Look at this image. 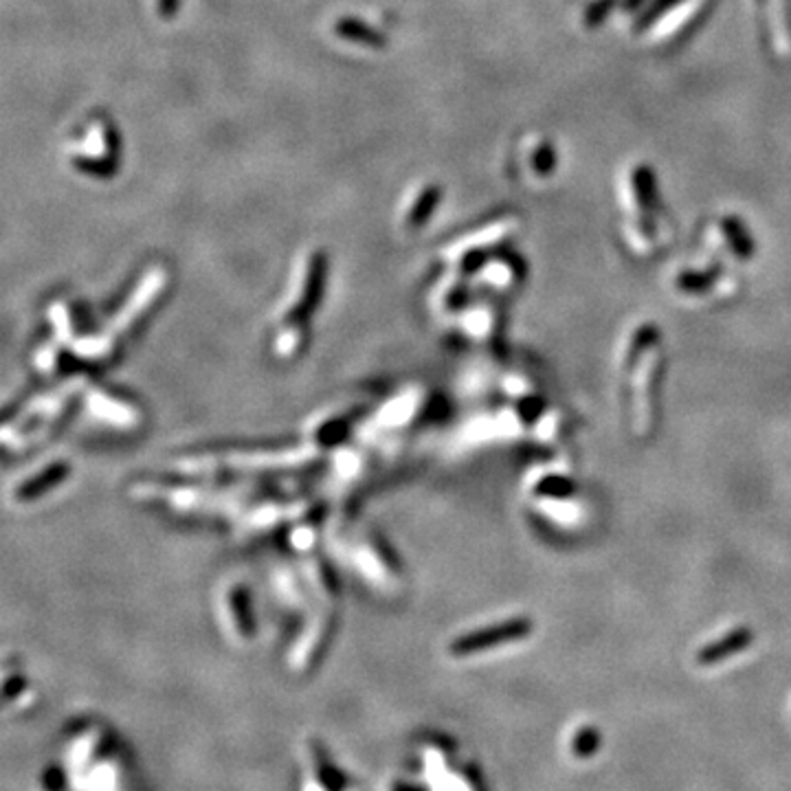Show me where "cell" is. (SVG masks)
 Segmentation results:
<instances>
[{
    "label": "cell",
    "instance_id": "cell-1",
    "mask_svg": "<svg viewBox=\"0 0 791 791\" xmlns=\"http://www.w3.org/2000/svg\"><path fill=\"white\" fill-rule=\"evenodd\" d=\"M532 629V622L526 618H517V620H506L499 622V625H491L486 629L473 631L471 635H464L459 640H455L451 644L453 655H471V653H479L488 646L506 644V642H514L519 637H526Z\"/></svg>",
    "mask_w": 791,
    "mask_h": 791
},
{
    "label": "cell",
    "instance_id": "cell-2",
    "mask_svg": "<svg viewBox=\"0 0 791 791\" xmlns=\"http://www.w3.org/2000/svg\"><path fill=\"white\" fill-rule=\"evenodd\" d=\"M64 475H67V467H64V464H53V467H49L47 471L38 473V477L29 479V482H24L22 486L16 488V497L18 499L38 497V494H42V488L56 486L58 482H62Z\"/></svg>",
    "mask_w": 791,
    "mask_h": 791
},
{
    "label": "cell",
    "instance_id": "cell-3",
    "mask_svg": "<svg viewBox=\"0 0 791 791\" xmlns=\"http://www.w3.org/2000/svg\"><path fill=\"white\" fill-rule=\"evenodd\" d=\"M117 404H121V403H119V400H115V398H111V396L97 394L95 403H93V412H95L99 418L115 420V424H119V427H128V424H132V420L137 418L135 409H130V407L121 409V407H117Z\"/></svg>",
    "mask_w": 791,
    "mask_h": 791
},
{
    "label": "cell",
    "instance_id": "cell-4",
    "mask_svg": "<svg viewBox=\"0 0 791 791\" xmlns=\"http://www.w3.org/2000/svg\"><path fill=\"white\" fill-rule=\"evenodd\" d=\"M748 640H750L748 631H734V635L725 637L724 642H721V640L715 642V644H710L708 649L701 651L699 660L706 662V664H710V662H716V660H721V657H725V655H730V653H734L736 646H743Z\"/></svg>",
    "mask_w": 791,
    "mask_h": 791
}]
</instances>
